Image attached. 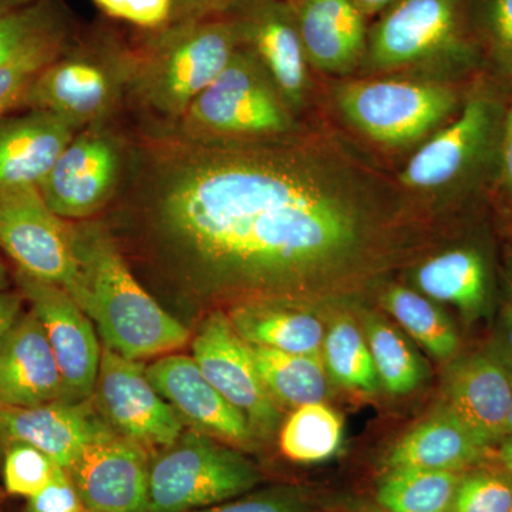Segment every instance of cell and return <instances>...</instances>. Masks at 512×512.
<instances>
[{
  "instance_id": "6da1fadb",
  "label": "cell",
  "mask_w": 512,
  "mask_h": 512,
  "mask_svg": "<svg viewBox=\"0 0 512 512\" xmlns=\"http://www.w3.org/2000/svg\"><path fill=\"white\" fill-rule=\"evenodd\" d=\"M136 158L126 194L192 289L278 291L356 247L353 205L285 148L181 136Z\"/></svg>"
},
{
  "instance_id": "7a4b0ae2",
  "label": "cell",
  "mask_w": 512,
  "mask_h": 512,
  "mask_svg": "<svg viewBox=\"0 0 512 512\" xmlns=\"http://www.w3.org/2000/svg\"><path fill=\"white\" fill-rule=\"evenodd\" d=\"M70 234L76 281L67 292L92 320L103 346L133 360L185 346L190 330L140 285L103 225L84 220L70 224Z\"/></svg>"
},
{
  "instance_id": "3957f363",
  "label": "cell",
  "mask_w": 512,
  "mask_h": 512,
  "mask_svg": "<svg viewBox=\"0 0 512 512\" xmlns=\"http://www.w3.org/2000/svg\"><path fill=\"white\" fill-rule=\"evenodd\" d=\"M261 473L237 448L188 430L151 456L146 512H191L249 493Z\"/></svg>"
},
{
  "instance_id": "277c9868",
  "label": "cell",
  "mask_w": 512,
  "mask_h": 512,
  "mask_svg": "<svg viewBox=\"0 0 512 512\" xmlns=\"http://www.w3.org/2000/svg\"><path fill=\"white\" fill-rule=\"evenodd\" d=\"M493 83L471 87L458 116L414 154L402 174L410 188H439L497 173L498 146L507 101Z\"/></svg>"
},
{
  "instance_id": "5b68a950",
  "label": "cell",
  "mask_w": 512,
  "mask_h": 512,
  "mask_svg": "<svg viewBox=\"0 0 512 512\" xmlns=\"http://www.w3.org/2000/svg\"><path fill=\"white\" fill-rule=\"evenodd\" d=\"M377 67H397L431 59L473 66L481 57L470 0H399L387 9L367 42Z\"/></svg>"
},
{
  "instance_id": "8992f818",
  "label": "cell",
  "mask_w": 512,
  "mask_h": 512,
  "mask_svg": "<svg viewBox=\"0 0 512 512\" xmlns=\"http://www.w3.org/2000/svg\"><path fill=\"white\" fill-rule=\"evenodd\" d=\"M237 39V29L224 22L181 29L165 40L144 67L141 96L160 116L181 121L192 101L231 62Z\"/></svg>"
},
{
  "instance_id": "52a82bcc",
  "label": "cell",
  "mask_w": 512,
  "mask_h": 512,
  "mask_svg": "<svg viewBox=\"0 0 512 512\" xmlns=\"http://www.w3.org/2000/svg\"><path fill=\"white\" fill-rule=\"evenodd\" d=\"M286 127L284 104L266 82L259 63L241 52H235L181 119L183 136L195 140L268 136Z\"/></svg>"
},
{
  "instance_id": "ba28073f",
  "label": "cell",
  "mask_w": 512,
  "mask_h": 512,
  "mask_svg": "<svg viewBox=\"0 0 512 512\" xmlns=\"http://www.w3.org/2000/svg\"><path fill=\"white\" fill-rule=\"evenodd\" d=\"M339 103L346 117L373 140L406 144L446 120L460 104V94L444 84L384 80L346 84Z\"/></svg>"
},
{
  "instance_id": "9c48e42d",
  "label": "cell",
  "mask_w": 512,
  "mask_h": 512,
  "mask_svg": "<svg viewBox=\"0 0 512 512\" xmlns=\"http://www.w3.org/2000/svg\"><path fill=\"white\" fill-rule=\"evenodd\" d=\"M0 248L32 278L66 291L76 281L70 224L50 210L36 185L0 188Z\"/></svg>"
},
{
  "instance_id": "30bf717a",
  "label": "cell",
  "mask_w": 512,
  "mask_h": 512,
  "mask_svg": "<svg viewBox=\"0 0 512 512\" xmlns=\"http://www.w3.org/2000/svg\"><path fill=\"white\" fill-rule=\"evenodd\" d=\"M93 403L120 436L151 454L171 446L184 433V423L157 392L140 360L103 346Z\"/></svg>"
},
{
  "instance_id": "8fae6325",
  "label": "cell",
  "mask_w": 512,
  "mask_h": 512,
  "mask_svg": "<svg viewBox=\"0 0 512 512\" xmlns=\"http://www.w3.org/2000/svg\"><path fill=\"white\" fill-rule=\"evenodd\" d=\"M192 357L212 386L247 417L256 439L275 433L282 409L262 382L251 345L242 339L228 315L215 311L202 320L192 339Z\"/></svg>"
},
{
  "instance_id": "7c38bea8",
  "label": "cell",
  "mask_w": 512,
  "mask_h": 512,
  "mask_svg": "<svg viewBox=\"0 0 512 512\" xmlns=\"http://www.w3.org/2000/svg\"><path fill=\"white\" fill-rule=\"evenodd\" d=\"M20 292L42 323L59 366L64 402L92 400L101 348L92 320L62 286L16 271Z\"/></svg>"
},
{
  "instance_id": "4fadbf2b",
  "label": "cell",
  "mask_w": 512,
  "mask_h": 512,
  "mask_svg": "<svg viewBox=\"0 0 512 512\" xmlns=\"http://www.w3.org/2000/svg\"><path fill=\"white\" fill-rule=\"evenodd\" d=\"M123 154L113 137L99 131L74 136L39 191L63 220L83 221L103 210L121 183Z\"/></svg>"
},
{
  "instance_id": "5bb4252c",
  "label": "cell",
  "mask_w": 512,
  "mask_h": 512,
  "mask_svg": "<svg viewBox=\"0 0 512 512\" xmlns=\"http://www.w3.org/2000/svg\"><path fill=\"white\" fill-rule=\"evenodd\" d=\"M151 453L109 434L94 441L67 470L87 510L146 512Z\"/></svg>"
},
{
  "instance_id": "9a60e30c",
  "label": "cell",
  "mask_w": 512,
  "mask_h": 512,
  "mask_svg": "<svg viewBox=\"0 0 512 512\" xmlns=\"http://www.w3.org/2000/svg\"><path fill=\"white\" fill-rule=\"evenodd\" d=\"M148 379L171 404L184 426L239 448H251L256 437L247 417L207 379L194 357L165 355L146 367Z\"/></svg>"
},
{
  "instance_id": "2e32d148",
  "label": "cell",
  "mask_w": 512,
  "mask_h": 512,
  "mask_svg": "<svg viewBox=\"0 0 512 512\" xmlns=\"http://www.w3.org/2000/svg\"><path fill=\"white\" fill-rule=\"evenodd\" d=\"M512 400V367L494 353H473L450 366L441 407L460 420L484 446L507 436Z\"/></svg>"
},
{
  "instance_id": "e0dca14e",
  "label": "cell",
  "mask_w": 512,
  "mask_h": 512,
  "mask_svg": "<svg viewBox=\"0 0 512 512\" xmlns=\"http://www.w3.org/2000/svg\"><path fill=\"white\" fill-rule=\"evenodd\" d=\"M114 433L94 406L56 400L28 409H0V446L25 443L69 470L87 446Z\"/></svg>"
},
{
  "instance_id": "ac0fdd59",
  "label": "cell",
  "mask_w": 512,
  "mask_h": 512,
  "mask_svg": "<svg viewBox=\"0 0 512 512\" xmlns=\"http://www.w3.org/2000/svg\"><path fill=\"white\" fill-rule=\"evenodd\" d=\"M63 399L59 366L35 312H23L0 346V409Z\"/></svg>"
},
{
  "instance_id": "d6986e66",
  "label": "cell",
  "mask_w": 512,
  "mask_h": 512,
  "mask_svg": "<svg viewBox=\"0 0 512 512\" xmlns=\"http://www.w3.org/2000/svg\"><path fill=\"white\" fill-rule=\"evenodd\" d=\"M117 90L116 76L103 63L89 57H57L29 87L23 106L49 111L80 127L104 116Z\"/></svg>"
},
{
  "instance_id": "ffe728a7",
  "label": "cell",
  "mask_w": 512,
  "mask_h": 512,
  "mask_svg": "<svg viewBox=\"0 0 512 512\" xmlns=\"http://www.w3.org/2000/svg\"><path fill=\"white\" fill-rule=\"evenodd\" d=\"M77 128L72 121L43 110L0 117V188L39 187Z\"/></svg>"
},
{
  "instance_id": "44dd1931",
  "label": "cell",
  "mask_w": 512,
  "mask_h": 512,
  "mask_svg": "<svg viewBox=\"0 0 512 512\" xmlns=\"http://www.w3.org/2000/svg\"><path fill=\"white\" fill-rule=\"evenodd\" d=\"M293 6L303 50L315 66L345 72L365 55L366 16L353 0H301Z\"/></svg>"
},
{
  "instance_id": "7402d4cb",
  "label": "cell",
  "mask_w": 512,
  "mask_h": 512,
  "mask_svg": "<svg viewBox=\"0 0 512 512\" xmlns=\"http://www.w3.org/2000/svg\"><path fill=\"white\" fill-rule=\"evenodd\" d=\"M453 414L440 407L433 416L410 430L394 444L387 456V468H421V470L466 473L493 457Z\"/></svg>"
},
{
  "instance_id": "603a6c76",
  "label": "cell",
  "mask_w": 512,
  "mask_h": 512,
  "mask_svg": "<svg viewBox=\"0 0 512 512\" xmlns=\"http://www.w3.org/2000/svg\"><path fill=\"white\" fill-rule=\"evenodd\" d=\"M234 328L252 346L292 355L320 356L325 329L318 316L291 303L254 299L238 303L228 313Z\"/></svg>"
},
{
  "instance_id": "cb8c5ba5",
  "label": "cell",
  "mask_w": 512,
  "mask_h": 512,
  "mask_svg": "<svg viewBox=\"0 0 512 512\" xmlns=\"http://www.w3.org/2000/svg\"><path fill=\"white\" fill-rule=\"evenodd\" d=\"M416 279L426 295L457 306L468 319L480 318L490 305V262L480 248L444 252L421 266Z\"/></svg>"
},
{
  "instance_id": "d4e9b609",
  "label": "cell",
  "mask_w": 512,
  "mask_h": 512,
  "mask_svg": "<svg viewBox=\"0 0 512 512\" xmlns=\"http://www.w3.org/2000/svg\"><path fill=\"white\" fill-rule=\"evenodd\" d=\"M256 369L266 390L281 409H298L323 402L328 396V372L322 357L292 355L279 350L252 346Z\"/></svg>"
},
{
  "instance_id": "484cf974",
  "label": "cell",
  "mask_w": 512,
  "mask_h": 512,
  "mask_svg": "<svg viewBox=\"0 0 512 512\" xmlns=\"http://www.w3.org/2000/svg\"><path fill=\"white\" fill-rule=\"evenodd\" d=\"M251 40L279 90L289 99H298L305 84L306 55L296 25L284 13L269 9L252 25Z\"/></svg>"
},
{
  "instance_id": "4316f807",
  "label": "cell",
  "mask_w": 512,
  "mask_h": 512,
  "mask_svg": "<svg viewBox=\"0 0 512 512\" xmlns=\"http://www.w3.org/2000/svg\"><path fill=\"white\" fill-rule=\"evenodd\" d=\"M464 473L387 468L377 484V505L387 512H451Z\"/></svg>"
},
{
  "instance_id": "83f0119b",
  "label": "cell",
  "mask_w": 512,
  "mask_h": 512,
  "mask_svg": "<svg viewBox=\"0 0 512 512\" xmlns=\"http://www.w3.org/2000/svg\"><path fill=\"white\" fill-rule=\"evenodd\" d=\"M343 440L342 419L325 403L293 410L282 424L279 447L293 463L318 464L338 453Z\"/></svg>"
},
{
  "instance_id": "f1b7e54d",
  "label": "cell",
  "mask_w": 512,
  "mask_h": 512,
  "mask_svg": "<svg viewBox=\"0 0 512 512\" xmlns=\"http://www.w3.org/2000/svg\"><path fill=\"white\" fill-rule=\"evenodd\" d=\"M383 305L399 325L436 359L450 360L456 356L460 348L456 328L424 296L410 289L393 288L383 296Z\"/></svg>"
},
{
  "instance_id": "f546056e",
  "label": "cell",
  "mask_w": 512,
  "mask_h": 512,
  "mask_svg": "<svg viewBox=\"0 0 512 512\" xmlns=\"http://www.w3.org/2000/svg\"><path fill=\"white\" fill-rule=\"evenodd\" d=\"M320 357L328 375L340 386L365 393L382 386L367 340L352 320L339 319L330 326Z\"/></svg>"
},
{
  "instance_id": "4dcf8cb0",
  "label": "cell",
  "mask_w": 512,
  "mask_h": 512,
  "mask_svg": "<svg viewBox=\"0 0 512 512\" xmlns=\"http://www.w3.org/2000/svg\"><path fill=\"white\" fill-rule=\"evenodd\" d=\"M366 340L380 384L393 394L412 393L423 383L426 369L406 339L389 323L370 318Z\"/></svg>"
},
{
  "instance_id": "1f68e13d",
  "label": "cell",
  "mask_w": 512,
  "mask_h": 512,
  "mask_svg": "<svg viewBox=\"0 0 512 512\" xmlns=\"http://www.w3.org/2000/svg\"><path fill=\"white\" fill-rule=\"evenodd\" d=\"M63 40L62 30L56 29L8 62L0 64V117L23 104L36 77L59 57Z\"/></svg>"
},
{
  "instance_id": "d6a6232c",
  "label": "cell",
  "mask_w": 512,
  "mask_h": 512,
  "mask_svg": "<svg viewBox=\"0 0 512 512\" xmlns=\"http://www.w3.org/2000/svg\"><path fill=\"white\" fill-rule=\"evenodd\" d=\"M470 15L481 55L512 87V0H470Z\"/></svg>"
},
{
  "instance_id": "836d02e7",
  "label": "cell",
  "mask_w": 512,
  "mask_h": 512,
  "mask_svg": "<svg viewBox=\"0 0 512 512\" xmlns=\"http://www.w3.org/2000/svg\"><path fill=\"white\" fill-rule=\"evenodd\" d=\"M512 476L500 466L471 468L460 478L451 512H510Z\"/></svg>"
},
{
  "instance_id": "e575fe53",
  "label": "cell",
  "mask_w": 512,
  "mask_h": 512,
  "mask_svg": "<svg viewBox=\"0 0 512 512\" xmlns=\"http://www.w3.org/2000/svg\"><path fill=\"white\" fill-rule=\"evenodd\" d=\"M3 484L10 495L30 498L46 487L59 466L36 447L25 443L6 446Z\"/></svg>"
},
{
  "instance_id": "d590c367",
  "label": "cell",
  "mask_w": 512,
  "mask_h": 512,
  "mask_svg": "<svg viewBox=\"0 0 512 512\" xmlns=\"http://www.w3.org/2000/svg\"><path fill=\"white\" fill-rule=\"evenodd\" d=\"M56 29H59L56 20L46 6L0 9V64L8 62Z\"/></svg>"
},
{
  "instance_id": "8d00e7d4",
  "label": "cell",
  "mask_w": 512,
  "mask_h": 512,
  "mask_svg": "<svg viewBox=\"0 0 512 512\" xmlns=\"http://www.w3.org/2000/svg\"><path fill=\"white\" fill-rule=\"evenodd\" d=\"M191 512H311V504L299 488L281 485Z\"/></svg>"
},
{
  "instance_id": "74e56055",
  "label": "cell",
  "mask_w": 512,
  "mask_h": 512,
  "mask_svg": "<svg viewBox=\"0 0 512 512\" xmlns=\"http://www.w3.org/2000/svg\"><path fill=\"white\" fill-rule=\"evenodd\" d=\"M104 13L140 26L156 29L171 19L175 12L174 0H93Z\"/></svg>"
},
{
  "instance_id": "f35d334b",
  "label": "cell",
  "mask_w": 512,
  "mask_h": 512,
  "mask_svg": "<svg viewBox=\"0 0 512 512\" xmlns=\"http://www.w3.org/2000/svg\"><path fill=\"white\" fill-rule=\"evenodd\" d=\"M76 485L64 468L59 467L55 477L40 493L28 498L25 512H86Z\"/></svg>"
},
{
  "instance_id": "ab89813d",
  "label": "cell",
  "mask_w": 512,
  "mask_h": 512,
  "mask_svg": "<svg viewBox=\"0 0 512 512\" xmlns=\"http://www.w3.org/2000/svg\"><path fill=\"white\" fill-rule=\"evenodd\" d=\"M494 184L498 197L512 211V93L507 101L503 126H501L497 173H495Z\"/></svg>"
},
{
  "instance_id": "60d3db41",
  "label": "cell",
  "mask_w": 512,
  "mask_h": 512,
  "mask_svg": "<svg viewBox=\"0 0 512 512\" xmlns=\"http://www.w3.org/2000/svg\"><path fill=\"white\" fill-rule=\"evenodd\" d=\"M23 303H25V296L22 292L9 291V289L0 292V346L22 316Z\"/></svg>"
},
{
  "instance_id": "b9f144b4",
  "label": "cell",
  "mask_w": 512,
  "mask_h": 512,
  "mask_svg": "<svg viewBox=\"0 0 512 512\" xmlns=\"http://www.w3.org/2000/svg\"><path fill=\"white\" fill-rule=\"evenodd\" d=\"M504 349L508 363L512 367V269L507 275V299L503 315Z\"/></svg>"
},
{
  "instance_id": "7bdbcfd3",
  "label": "cell",
  "mask_w": 512,
  "mask_h": 512,
  "mask_svg": "<svg viewBox=\"0 0 512 512\" xmlns=\"http://www.w3.org/2000/svg\"><path fill=\"white\" fill-rule=\"evenodd\" d=\"M493 458L497 466L504 468L512 476V434L505 436L497 446L494 447Z\"/></svg>"
},
{
  "instance_id": "ee69618b",
  "label": "cell",
  "mask_w": 512,
  "mask_h": 512,
  "mask_svg": "<svg viewBox=\"0 0 512 512\" xmlns=\"http://www.w3.org/2000/svg\"><path fill=\"white\" fill-rule=\"evenodd\" d=\"M396 2H399V0H353L357 9L365 16L376 15L382 10L389 9Z\"/></svg>"
},
{
  "instance_id": "f6af8a7d",
  "label": "cell",
  "mask_w": 512,
  "mask_h": 512,
  "mask_svg": "<svg viewBox=\"0 0 512 512\" xmlns=\"http://www.w3.org/2000/svg\"><path fill=\"white\" fill-rule=\"evenodd\" d=\"M175 12L192 13L204 9L215 0H174Z\"/></svg>"
},
{
  "instance_id": "bcb514c9",
  "label": "cell",
  "mask_w": 512,
  "mask_h": 512,
  "mask_svg": "<svg viewBox=\"0 0 512 512\" xmlns=\"http://www.w3.org/2000/svg\"><path fill=\"white\" fill-rule=\"evenodd\" d=\"M10 286L9 271L6 268L5 262L0 258V292L8 291Z\"/></svg>"
},
{
  "instance_id": "7dc6e473",
  "label": "cell",
  "mask_w": 512,
  "mask_h": 512,
  "mask_svg": "<svg viewBox=\"0 0 512 512\" xmlns=\"http://www.w3.org/2000/svg\"><path fill=\"white\" fill-rule=\"evenodd\" d=\"M507 433L512 434V400H511L510 413H508ZM508 434H507V436H508Z\"/></svg>"
},
{
  "instance_id": "c3c4849f",
  "label": "cell",
  "mask_w": 512,
  "mask_h": 512,
  "mask_svg": "<svg viewBox=\"0 0 512 512\" xmlns=\"http://www.w3.org/2000/svg\"><path fill=\"white\" fill-rule=\"evenodd\" d=\"M360 512H387V511L382 510V508H380L379 505H377V507L363 508V510Z\"/></svg>"
},
{
  "instance_id": "681fc988",
  "label": "cell",
  "mask_w": 512,
  "mask_h": 512,
  "mask_svg": "<svg viewBox=\"0 0 512 512\" xmlns=\"http://www.w3.org/2000/svg\"><path fill=\"white\" fill-rule=\"evenodd\" d=\"M286 2L291 3V5H296V3L301 2V0H286Z\"/></svg>"
},
{
  "instance_id": "f907efd6",
  "label": "cell",
  "mask_w": 512,
  "mask_h": 512,
  "mask_svg": "<svg viewBox=\"0 0 512 512\" xmlns=\"http://www.w3.org/2000/svg\"><path fill=\"white\" fill-rule=\"evenodd\" d=\"M5 2H8V3H15V2H18V0H5Z\"/></svg>"
},
{
  "instance_id": "816d5d0a",
  "label": "cell",
  "mask_w": 512,
  "mask_h": 512,
  "mask_svg": "<svg viewBox=\"0 0 512 512\" xmlns=\"http://www.w3.org/2000/svg\"><path fill=\"white\" fill-rule=\"evenodd\" d=\"M86 512H94V511H89V510H87Z\"/></svg>"
},
{
  "instance_id": "f5cc1de1",
  "label": "cell",
  "mask_w": 512,
  "mask_h": 512,
  "mask_svg": "<svg viewBox=\"0 0 512 512\" xmlns=\"http://www.w3.org/2000/svg\"><path fill=\"white\" fill-rule=\"evenodd\" d=\"M510 512H512V508H511V511H510Z\"/></svg>"
}]
</instances>
